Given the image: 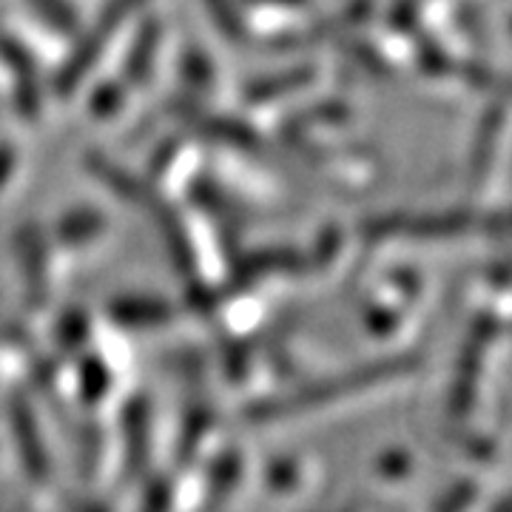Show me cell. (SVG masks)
<instances>
[{
  "instance_id": "1",
  "label": "cell",
  "mask_w": 512,
  "mask_h": 512,
  "mask_svg": "<svg viewBox=\"0 0 512 512\" xmlns=\"http://www.w3.org/2000/svg\"><path fill=\"white\" fill-rule=\"evenodd\" d=\"M413 367V359H387L379 365H367L356 373H348V379H336V382H322L305 387L302 393L291 396L288 402H276L259 407L254 416L259 419H271V416H285V413H299V410H313V407H322V404L333 402L336 396L350 393V390H365L373 384L384 382V379H393V376H402L404 370Z\"/></svg>"
},
{
  "instance_id": "4",
  "label": "cell",
  "mask_w": 512,
  "mask_h": 512,
  "mask_svg": "<svg viewBox=\"0 0 512 512\" xmlns=\"http://www.w3.org/2000/svg\"><path fill=\"white\" fill-rule=\"evenodd\" d=\"M114 316L123 325H154V322H163L168 316V308L160 302H151V299H128V302H120L114 308Z\"/></svg>"
},
{
  "instance_id": "2",
  "label": "cell",
  "mask_w": 512,
  "mask_h": 512,
  "mask_svg": "<svg viewBox=\"0 0 512 512\" xmlns=\"http://www.w3.org/2000/svg\"><path fill=\"white\" fill-rule=\"evenodd\" d=\"M143 0H111L109 9L100 15V20L92 26V32L86 35V40L77 46V52H74V57L63 66V72L57 74L55 80V89L57 92L69 94L74 92V86L89 74V69H92L94 63H97V57H100V52L106 49L111 43V37H114V32H117V26L123 23V20L140 6Z\"/></svg>"
},
{
  "instance_id": "3",
  "label": "cell",
  "mask_w": 512,
  "mask_h": 512,
  "mask_svg": "<svg viewBox=\"0 0 512 512\" xmlns=\"http://www.w3.org/2000/svg\"><path fill=\"white\" fill-rule=\"evenodd\" d=\"M12 421H15V433L20 439V456L26 461V470L35 478L46 476V450L40 444V436H37L35 419L29 413V407L23 402L12 404Z\"/></svg>"
},
{
  "instance_id": "11",
  "label": "cell",
  "mask_w": 512,
  "mask_h": 512,
  "mask_svg": "<svg viewBox=\"0 0 512 512\" xmlns=\"http://www.w3.org/2000/svg\"><path fill=\"white\" fill-rule=\"evenodd\" d=\"M12 165H15V157H12L6 148H0V185L6 183V177H9V171H12Z\"/></svg>"
},
{
  "instance_id": "6",
  "label": "cell",
  "mask_w": 512,
  "mask_h": 512,
  "mask_svg": "<svg viewBox=\"0 0 512 512\" xmlns=\"http://www.w3.org/2000/svg\"><path fill=\"white\" fill-rule=\"evenodd\" d=\"M154 46H157V29L151 26L148 32H143L140 43L134 46V55L128 60V77L134 83H143V77L151 69V60H154Z\"/></svg>"
},
{
  "instance_id": "12",
  "label": "cell",
  "mask_w": 512,
  "mask_h": 512,
  "mask_svg": "<svg viewBox=\"0 0 512 512\" xmlns=\"http://www.w3.org/2000/svg\"><path fill=\"white\" fill-rule=\"evenodd\" d=\"M285 3H302V0H285Z\"/></svg>"
},
{
  "instance_id": "10",
  "label": "cell",
  "mask_w": 512,
  "mask_h": 512,
  "mask_svg": "<svg viewBox=\"0 0 512 512\" xmlns=\"http://www.w3.org/2000/svg\"><path fill=\"white\" fill-rule=\"evenodd\" d=\"M208 6L214 9V18H217V23L228 32V37L239 40V37H242V26H237V18L228 12V0H208Z\"/></svg>"
},
{
  "instance_id": "8",
  "label": "cell",
  "mask_w": 512,
  "mask_h": 512,
  "mask_svg": "<svg viewBox=\"0 0 512 512\" xmlns=\"http://www.w3.org/2000/svg\"><path fill=\"white\" fill-rule=\"evenodd\" d=\"M23 259H26V268H29V276H32V291L37 293V299H43V288H46V274H43V245H40V237H26V251H23Z\"/></svg>"
},
{
  "instance_id": "7",
  "label": "cell",
  "mask_w": 512,
  "mask_h": 512,
  "mask_svg": "<svg viewBox=\"0 0 512 512\" xmlns=\"http://www.w3.org/2000/svg\"><path fill=\"white\" fill-rule=\"evenodd\" d=\"M100 217L92 214V211H83V214H72L69 220H63L60 225V234L63 239H69V242H80V239H89L94 237L97 231H100Z\"/></svg>"
},
{
  "instance_id": "9",
  "label": "cell",
  "mask_w": 512,
  "mask_h": 512,
  "mask_svg": "<svg viewBox=\"0 0 512 512\" xmlns=\"http://www.w3.org/2000/svg\"><path fill=\"white\" fill-rule=\"evenodd\" d=\"M32 3H37L43 18H49L60 29H72L74 26V12L66 0H32Z\"/></svg>"
},
{
  "instance_id": "5",
  "label": "cell",
  "mask_w": 512,
  "mask_h": 512,
  "mask_svg": "<svg viewBox=\"0 0 512 512\" xmlns=\"http://www.w3.org/2000/svg\"><path fill=\"white\" fill-rule=\"evenodd\" d=\"M313 72L311 69H296V72L282 74V77H274V80H262L259 86L251 89V100L259 103V100H271V97H279L282 92H291V89H299L305 83H311Z\"/></svg>"
}]
</instances>
